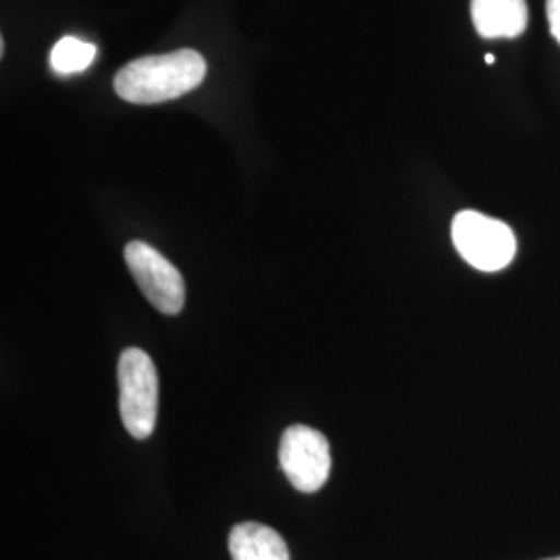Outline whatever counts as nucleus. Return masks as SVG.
I'll list each match as a JSON object with an SVG mask.
<instances>
[{
  "instance_id": "8",
  "label": "nucleus",
  "mask_w": 560,
  "mask_h": 560,
  "mask_svg": "<svg viewBox=\"0 0 560 560\" xmlns=\"http://www.w3.org/2000/svg\"><path fill=\"white\" fill-rule=\"evenodd\" d=\"M94 57H96L94 44L67 36L55 44L52 55H50V65L60 75H71V73L85 71L92 65Z\"/></svg>"
},
{
  "instance_id": "5",
  "label": "nucleus",
  "mask_w": 560,
  "mask_h": 560,
  "mask_svg": "<svg viewBox=\"0 0 560 560\" xmlns=\"http://www.w3.org/2000/svg\"><path fill=\"white\" fill-rule=\"evenodd\" d=\"M279 460L284 476L300 492H318L330 476V446L318 430L291 425L280 439Z\"/></svg>"
},
{
  "instance_id": "11",
  "label": "nucleus",
  "mask_w": 560,
  "mask_h": 560,
  "mask_svg": "<svg viewBox=\"0 0 560 560\" xmlns=\"http://www.w3.org/2000/svg\"><path fill=\"white\" fill-rule=\"evenodd\" d=\"M546 560H560V557H557V559H546Z\"/></svg>"
},
{
  "instance_id": "10",
  "label": "nucleus",
  "mask_w": 560,
  "mask_h": 560,
  "mask_svg": "<svg viewBox=\"0 0 560 560\" xmlns=\"http://www.w3.org/2000/svg\"><path fill=\"white\" fill-rule=\"evenodd\" d=\"M494 55H486V62H488V65H492V62H494Z\"/></svg>"
},
{
  "instance_id": "3",
  "label": "nucleus",
  "mask_w": 560,
  "mask_h": 560,
  "mask_svg": "<svg viewBox=\"0 0 560 560\" xmlns=\"http://www.w3.org/2000/svg\"><path fill=\"white\" fill-rule=\"evenodd\" d=\"M453 243L460 258L481 272L506 268L517 252V241L509 224L476 210H463L455 217Z\"/></svg>"
},
{
  "instance_id": "1",
  "label": "nucleus",
  "mask_w": 560,
  "mask_h": 560,
  "mask_svg": "<svg viewBox=\"0 0 560 560\" xmlns=\"http://www.w3.org/2000/svg\"><path fill=\"white\" fill-rule=\"evenodd\" d=\"M206 60L191 48L154 55L127 62L117 78L115 92L131 104H161L196 90L206 78Z\"/></svg>"
},
{
  "instance_id": "4",
  "label": "nucleus",
  "mask_w": 560,
  "mask_h": 560,
  "mask_svg": "<svg viewBox=\"0 0 560 560\" xmlns=\"http://www.w3.org/2000/svg\"><path fill=\"white\" fill-rule=\"evenodd\" d=\"M125 261L141 293L166 316H177L185 305V282L179 270L143 241L125 247Z\"/></svg>"
},
{
  "instance_id": "2",
  "label": "nucleus",
  "mask_w": 560,
  "mask_h": 560,
  "mask_svg": "<svg viewBox=\"0 0 560 560\" xmlns=\"http://www.w3.org/2000/svg\"><path fill=\"white\" fill-rule=\"evenodd\" d=\"M119 411L127 432L145 441L152 436L159 420V372L152 358L141 349H125L120 353Z\"/></svg>"
},
{
  "instance_id": "9",
  "label": "nucleus",
  "mask_w": 560,
  "mask_h": 560,
  "mask_svg": "<svg viewBox=\"0 0 560 560\" xmlns=\"http://www.w3.org/2000/svg\"><path fill=\"white\" fill-rule=\"evenodd\" d=\"M546 13L555 40L560 44V0H546Z\"/></svg>"
},
{
  "instance_id": "7",
  "label": "nucleus",
  "mask_w": 560,
  "mask_h": 560,
  "mask_svg": "<svg viewBox=\"0 0 560 560\" xmlns=\"http://www.w3.org/2000/svg\"><path fill=\"white\" fill-rule=\"evenodd\" d=\"M229 552L233 560H291L279 532L261 523H240L231 529Z\"/></svg>"
},
{
  "instance_id": "6",
  "label": "nucleus",
  "mask_w": 560,
  "mask_h": 560,
  "mask_svg": "<svg viewBox=\"0 0 560 560\" xmlns=\"http://www.w3.org/2000/svg\"><path fill=\"white\" fill-rule=\"evenodd\" d=\"M471 20L481 38H517L527 27L525 0H471Z\"/></svg>"
}]
</instances>
